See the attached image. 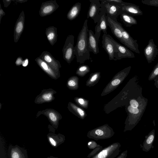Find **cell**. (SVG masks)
<instances>
[{"label":"cell","mask_w":158,"mask_h":158,"mask_svg":"<svg viewBox=\"0 0 158 158\" xmlns=\"http://www.w3.org/2000/svg\"><path fill=\"white\" fill-rule=\"evenodd\" d=\"M47 158H58V157H54L53 156H50L49 157H47Z\"/></svg>","instance_id":"cell-46"},{"label":"cell","mask_w":158,"mask_h":158,"mask_svg":"<svg viewBox=\"0 0 158 158\" xmlns=\"http://www.w3.org/2000/svg\"><path fill=\"white\" fill-rule=\"evenodd\" d=\"M88 36L89 50L90 52L97 54L99 52L98 41L96 39L94 32L91 30H88Z\"/></svg>","instance_id":"cell-23"},{"label":"cell","mask_w":158,"mask_h":158,"mask_svg":"<svg viewBox=\"0 0 158 158\" xmlns=\"http://www.w3.org/2000/svg\"><path fill=\"white\" fill-rule=\"evenodd\" d=\"M35 60L41 69L51 78L57 79L60 77V75L40 56L37 57Z\"/></svg>","instance_id":"cell-19"},{"label":"cell","mask_w":158,"mask_h":158,"mask_svg":"<svg viewBox=\"0 0 158 158\" xmlns=\"http://www.w3.org/2000/svg\"><path fill=\"white\" fill-rule=\"evenodd\" d=\"M100 146V145L97 144L95 141L94 140L89 141L87 143L88 148L90 149H94Z\"/></svg>","instance_id":"cell-35"},{"label":"cell","mask_w":158,"mask_h":158,"mask_svg":"<svg viewBox=\"0 0 158 158\" xmlns=\"http://www.w3.org/2000/svg\"><path fill=\"white\" fill-rule=\"evenodd\" d=\"M77 102L80 105H83L85 103V101L82 98H79L77 100Z\"/></svg>","instance_id":"cell-43"},{"label":"cell","mask_w":158,"mask_h":158,"mask_svg":"<svg viewBox=\"0 0 158 158\" xmlns=\"http://www.w3.org/2000/svg\"><path fill=\"white\" fill-rule=\"evenodd\" d=\"M121 10L122 13L123 12L132 16L143 15L139 6L129 2L121 6Z\"/></svg>","instance_id":"cell-21"},{"label":"cell","mask_w":158,"mask_h":158,"mask_svg":"<svg viewBox=\"0 0 158 158\" xmlns=\"http://www.w3.org/2000/svg\"><path fill=\"white\" fill-rule=\"evenodd\" d=\"M155 81L154 85L156 87L158 88V76L154 80Z\"/></svg>","instance_id":"cell-44"},{"label":"cell","mask_w":158,"mask_h":158,"mask_svg":"<svg viewBox=\"0 0 158 158\" xmlns=\"http://www.w3.org/2000/svg\"><path fill=\"white\" fill-rule=\"evenodd\" d=\"M15 1L19 3H22L27 2V0H15Z\"/></svg>","instance_id":"cell-45"},{"label":"cell","mask_w":158,"mask_h":158,"mask_svg":"<svg viewBox=\"0 0 158 158\" xmlns=\"http://www.w3.org/2000/svg\"><path fill=\"white\" fill-rule=\"evenodd\" d=\"M6 13L2 8L1 4L0 3V23L1 22L2 19L4 16L5 15Z\"/></svg>","instance_id":"cell-40"},{"label":"cell","mask_w":158,"mask_h":158,"mask_svg":"<svg viewBox=\"0 0 158 158\" xmlns=\"http://www.w3.org/2000/svg\"><path fill=\"white\" fill-rule=\"evenodd\" d=\"M120 18L126 27H130L137 24L136 19L133 16L125 13L122 12L120 15Z\"/></svg>","instance_id":"cell-27"},{"label":"cell","mask_w":158,"mask_h":158,"mask_svg":"<svg viewBox=\"0 0 158 158\" xmlns=\"http://www.w3.org/2000/svg\"><path fill=\"white\" fill-rule=\"evenodd\" d=\"M41 114L45 116L48 118L53 127L56 129L58 128L59 121L62 118L58 112L52 109H46L39 111L36 114V118Z\"/></svg>","instance_id":"cell-6"},{"label":"cell","mask_w":158,"mask_h":158,"mask_svg":"<svg viewBox=\"0 0 158 158\" xmlns=\"http://www.w3.org/2000/svg\"><path fill=\"white\" fill-rule=\"evenodd\" d=\"M68 108L69 111L72 113H75L80 117H84L85 115V111L81 108L77 107L74 104L69 102L68 104Z\"/></svg>","instance_id":"cell-28"},{"label":"cell","mask_w":158,"mask_h":158,"mask_svg":"<svg viewBox=\"0 0 158 158\" xmlns=\"http://www.w3.org/2000/svg\"><path fill=\"white\" fill-rule=\"evenodd\" d=\"M90 6L87 15V18H91L95 23L98 21L101 12V7L100 0H90Z\"/></svg>","instance_id":"cell-11"},{"label":"cell","mask_w":158,"mask_h":158,"mask_svg":"<svg viewBox=\"0 0 158 158\" xmlns=\"http://www.w3.org/2000/svg\"><path fill=\"white\" fill-rule=\"evenodd\" d=\"M122 31L123 35L122 44L130 50L136 53L140 54L137 40L134 39L129 33L122 27Z\"/></svg>","instance_id":"cell-10"},{"label":"cell","mask_w":158,"mask_h":158,"mask_svg":"<svg viewBox=\"0 0 158 158\" xmlns=\"http://www.w3.org/2000/svg\"><path fill=\"white\" fill-rule=\"evenodd\" d=\"M45 34L47 39L52 45H53L57 42V28L53 26H50L46 28Z\"/></svg>","instance_id":"cell-24"},{"label":"cell","mask_w":158,"mask_h":158,"mask_svg":"<svg viewBox=\"0 0 158 158\" xmlns=\"http://www.w3.org/2000/svg\"><path fill=\"white\" fill-rule=\"evenodd\" d=\"M121 147V145L118 142L113 143L103 148L91 158H114L119 154Z\"/></svg>","instance_id":"cell-4"},{"label":"cell","mask_w":158,"mask_h":158,"mask_svg":"<svg viewBox=\"0 0 158 158\" xmlns=\"http://www.w3.org/2000/svg\"><path fill=\"white\" fill-rule=\"evenodd\" d=\"M77 85V82L73 78H69L67 82V87L71 89L74 88Z\"/></svg>","instance_id":"cell-34"},{"label":"cell","mask_w":158,"mask_h":158,"mask_svg":"<svg viewBox=\"0 0 158 158\" xmlns=\"http://www.w3.org/2000/svg\"><path fill=\"white\" fill-rule=\"evenodd\" d=\"M74 36L72 35H68L62 49L64 59L69 64L74 59Z\"/></svg>","instance_id":"cell-5"},{"label":"cell","mask_w":158,"mask_h":158,"mask_svg":"<svg viewBox=\"0 0 158 158\" xmlns=\"http://www.w3.org/2000/svg\"><path fill=\"white\" fill-rule=\"evenodd\" d=\"M1 105H1V103H0V106H0V109H1Z\"/></svg>","instance_id":"cell-47"},{"label":"cell","mask_w":158,"mask_h":158,"mask_svg":"<svg viewBox=\"0 0 158 158\" xmlns=\"http://www.w3.org/2000/svg\"><path fill=\"white\" fill-rule=\"evenodd\" d=\"M88 20L86 19L78 34L77 43L74 47V54L77 62L82 64L90 59L88 46Z\"/></svg>","instance_id":"cell-2"},{"label":"cell","mask_w":158,"mask_h":158,"mask_svg":"<svg viewBox=\"0 0 158 158\" xmlns=\"http://www.w3.org/2000/svg\"><path fill=\"white\" fill-rule=\"evenodd\" d=\"M127 151L126 150L123 152L116 158H126L127 156Z\"/></svg>","instance_id":"cell-38"},{"label":"cell","mask_w":158,"mask_h":158,"mask_svg":"<svg viewBox=\"0 0 158 158\" xmlns=\"http://www.w3.org/2000/svg\"><path fill=\"white\" fill-rule=\"evenodd\" d=\"M158 76V62L153 68V69L150 73L148 80L149 81L154 80Z\"/></svg>","instance_id":"cell-31"},{"label":"cell","mask_w":158,"mask_h":158,"mask_svg":"<svg viewBox=\"0 0 158 158\" xmlns=\"http://www.w3.org/2000/svg\"><path fill=\"white\" fill-rule=\"evenodd\" d=\"M90 69L88 66L82 65L78 69L76 73L79 75H84L89 71Z\"/></svg>","instance_id":"cell-30"},{"label":"cell","mask_w":158,"mask_h":158,"mask_svg":"<svg viewBox=\"0 0 158 158\" xmlns=\"http://www.w3.org/2000/svg\"><path fill=\"white\" fill-rule=\"evenodd\" d=\"M8 155L9 158H28L27 150L17 145L9 146Z\"/></svg>","instance_id":"cell-20"},{"label":"cell","mask_w":158,"mask_h":158,"mask_svg":"<svg viewBox=\"0 0 158 158\" xmlns=\"http://www.w3.org/2000/svg\"><path fill=\"white\" fill-rule=\"evenodd\" d=\"M25 20L24 12L22 11L16 22L14 28V41L17 43L19 40L24 29Z\"/></svg>","instance_id":"cell-17"},{"label":"cell","mask_w":158,"mask_h":158,"mask_svg":"<svg viewBox=\"0 0 158 158\" xmlns=\"http://www.w3.org/2000/svg\"><path fill=\"white\" fill-rule=\"evenodd\" d=\"M114 134L111 127L107 125H104L90 131L88 132L87 136L89 138L98 140L110 138Z\"/></svg>","instance_id":"cell-3"},{"label":"cell","mask_w":158,"mask_h":158,"mask_svg":"<svg viewBox=\"0 0 158 158\" xmlns=\"http://www.w3.org/2000/svg\"><path fill=\"white\" fill-rule=\"evenodd\" d=\"M47 138L49 144L54 148H56L63 143L65 139V136L60 133L56 134L49 133L47 135Z\"/></svg>","instance_id":"cell-22"},{"label":"cell","mask_w":158,"mask_h":158,"mask_svg":"<svg viewBox=\"0 0 158 158\" xmlns=\"http://www.w3.org/2000/svg\"><path fill=\"white\" fill-rule=\"evenodd\" d=\"M143 53L149 64L154 61L158 55V49L152 39L149 40L143 50Z\"/></svg>","instance_id":"cell-13"},{"label":"cell","mask_w":158,"mask_h":158,"mask_svg":"<svg viewBox=\"0 0 158 158\" xmlns=\"http://www.w3.org/2000/svg\"><path fill=\"white\" fill-rule=\"evenodd\" d=\"M40 56L60 75V69L61 66L59 61L47 51H43Z\"/></svg>","instance_id":"cell-16"},{"label":"cell","mask_w":158,"mask_h":158,"mask_svg":"<svg viewBox=\"0 0 158 158\" xmlns=\"http://www.w3.org/2000/svg\"><path fill=\"white\" fill-rule=\"evenodd\" d=\"M56 92L52 89H43L40 93L36 96L34 102L37 104L51 102L55 99L54 94Z\"/></svg>","instance_id":"cell-15"},{"label":"cell","mask_w":158,"mask_h":158,"mask_svg":"<svg viewBox=\"0 0 158 158\" xmlns=\"http://www.w3.org/2000/svg\"><path fill=\"white\" fill-rule=\"evenodd\" d=\"M12 0H3L2 1L5 7L7 8L10 4Z\"/></svg>","instance_id":"cell-39"},{"label":"cell","mask_w":158,"mask_h":158,"mask_svg":"<svg viewBox=\"0 0 158 158\" xmlns=\"http://www.w3.org/2000/svg\"><path fill=\"white\" fill-rule=\"evenodd\" d=\"M106 16V14L104 10L101 7L99 19L95 27V35L96 39L98 41L102 31H103L104 34H107V25Z\"/></svg>","instance_id":"cell-12"},{"label":"cell","mask_w":158,"mask_h":158,"mask_svg":"<svg viewBox=\"0 0 158 158\" xmlns=\"http://www.w3.org/2000/svg\"><path fill=\"white\" fill-rule=\"evenodd\" d=\"M81 9V4L77 2L71 8L67 15V18L72 21L75 19L79 15Z\"/></svg>","instance_id":"cell-26"},{"label":"cell","mask_w":158,"mask_h":158,"mask_svg":"<svg viewBox=\"0 0 158 158\" xmlns=\"http://www.w3.org/2000/svg\"><path fill=\"white\" fill-rule=\"evenodd\" d=\"M101 2V6L104 10L106 15L116 22L117 18L122 13L121 7L107 3Z\"/></svg>","instance_id":"cell-9"},{"label":"cell","mask_w":158,"mask_h":158,"mask_svg":"<svg viewBox=\"0 0 158 158\" xmlns=\"http://www.w3.org/2000/svg\"><path fill=\"white\" fill-rule=\"evenodd\" d=\"M110 38L117 49V52L114 54V60H121L123 58L135 57L134 53L129 49L117 42L111 36Z\"/></svg>","instance_id":"cell-7"},{"label":"cell","mask_w":158,"mask_h":158,"mask_svg":"<svg viewBox=\"0 0 158 158\" xmlns=\"http://www.w3.org/2000/svg\"><path fill=\"white\" fill-rule=\"evenodd\" d=\"M111 35L104 34L102 37V47L108 54L109 60H114L115 53L117 52V49L113 43L110 38Z\"/></svg>","instance_id":"cell-8"},{"label":"cell","mask_w":158,"mask_h":158,"mask_svg":"<svg viewBox=\"0 0 158 158\" xmlns=\"http://www.w3.org/2000/svg\"><path fill=\"white\" fill-rule=\"evenodd\" d=\"M100 2L107 3L110 4L122 6L127 2H125L121 0H100Z\"/></svg>","instance_id":"cell-29"},{"label":"cell","mask_w":158,"mask_h":158,"mask_svg":"<svg viewBox=\"0 0 158 158\" xmlns=\"http://www.w3.org/2000/svg\"><path fill=\"white\" fill-rule=\"evenodd\" d=\"M141 2L147 5L158 7V0H142Z\"/></svg>","instance_id":"cell-32"},{"label":"cell","mask_w":158,"mask_h":158,"mask_svg":"<svg viewBox=\"0 0 158 158\" xmlns=\"http://www.w3.org/2000/svg\"><path fill=\"white\" fill-rule=\"evenodd\" d=\"M23 60V59L21 57H18L15 62L16 65L18 66H20L22 64Z\"/></svg>","instance_id":"cell-37"},{"label":"cell","mask_w":158,"mask_h":158,"mask_svg":"<svg viewBox=\"0 0 158 158\" xmlns=\"http://www.w3.org/2000/svg\"><path fill=\"white\" fill-rule=\"evenodd\" d=\"M28 60L27 58H26L24 60H23L22 65L23 67H26L28 65Z\"/></svg>","instance_id":"cell-42"},{"label":"cell","mask_w":158,"mask_h":158,"mask_svg":"<svg viewBox=\"0 0 158 158\" xmlns=\"http://www.w3.org/2000/svg\"><path fill=\"white\" fill-rule=\"evenodd\" d=\"M155 137V130H152L147 135L145 136V139L142 146L143 150L147 152L151 148H153V143Z\"/></svg>","instance_id":"cell-25"},{"label":"cell","mask_w":158,"mask_h":158,"mask_svg":"<svg viewBox=\"0 0 158 158\" xmlns=\"http://www.w3.org/2000/svg\"><path fill=\"white\" fill-rule=\"evenodd\" d=\"M99 74V72H97L93 74L91 76V77L90 80V82H95V81L98 79Z\"/></svg>","instance_id":"cell-36"},{"label":"cell","mask_w":158,"mask_h":158,"mask_svg":"<svg viewBox=\"0 0 158 158\" xmlns=\"http://www.w3.org/2000/svg\"><path fill=\"white\" fill-rule=\"evenodd\" d=\"M107 25L111 29L113 35L122 43L123 35L122 31V24L118 22H116L106 15Z\"/></svg>","instance_id":"cell-18"},{"label":"cell","mask_w":158,"mask_h":158,"mask_svg":"<svg viewBox=\"0 0 158 158\" xmlns=\"http://www.w3.org/2000/svg\"><path fill=\"white\" fill-rule=\"evenodd\" d=\"M139 80V77L137 76H135L131 79V92L127 107L128 118L124 132L131 130L139 123L148 104V99L142 95L143 89Z\"/></svg>","instance_id":"cell-1"},{"label":"cell","mask_w":158,"mask_h":158,"mask_svg":"<svg viewBox=\"0 0 158 158\" xmlns=\"http://www.w3.org/2000/svg\"><path fill=\"white\" fill-rule=\"evenodd\" d=\"M59 7V5L56 0L43 2L39 11V15L42 17L50 15L57 10Z\"/></svg>","instance_id":"cell-14"},{"label":"cell","mask_w":158,"mask_h":158,"mask_svg":"<svg viewBox=\"0 0 158 158\" xmlns=\"http://www.w3.org/2000/svg\"><path fill=\"white\" fill-rule=\"evenodd\" d=\"M103 148L101 146L95 148L90 152L87 156V157L88 158H91L99 152Z\"/></svg>","instance_id":"cell-33"},{"label":"cell","mask_w":158,"mask_h":158,"mask_svg":"<svg viewBox=\"0 0 158 158\" xmlns=\"http://www.w3.org/2000/svg\"><path fill=\"white\" fill-rule=\"evenodd\" d=\"M120 83V80L118 79H116L113 80L111 82V84L113 86L117 85Z\"/></svg>","instance_id":"cell-41"}]
</instances>
